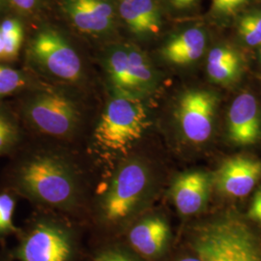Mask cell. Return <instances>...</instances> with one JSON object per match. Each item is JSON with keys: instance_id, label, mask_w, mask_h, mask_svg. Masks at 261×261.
Returning a JSON list of instances; mask_svg holds the SVG:
<instances>
[{"instance_id": "obj_12", "label": "cell", "mask_w": 261, "mask_h": 261, "mask_svg": "<svg viewBox=\"0 0 261 261\" xmlns=\"http://www.w3.org/2000/svg\"><path fill=\"white\" fill-rule=\"evenodd\" d=\"M228 137L236 144H253L261 136L259 109L255 97L242 93L234 99L228 112Z\"/></svg>"}, {"instance_id": "obj_25", "label": "cell", "mask_w": 261, "mask_h": 261, "mask_svg": "<svg viewBox=\"0 0 261 261\" xmlns=\"http://www.w3.org/2000/svg\"><path fill=\"white\" fill-rule=\"evenodd\" d=\"M249 214L252 219L261 224V190L253 197Z\"/></svg>"}, {"instance_id": "obj_24", "label": "cell", "mask_w": 261, "mask_h": 261, "mask_svg": "<svg viewBox=\"0 0 261 261\" xmlns=\"http://www.w3.org/2000/svg\"><path fill=\"white\" fill-rule=\"evenodd\" d=\"M248 0H212V8L215 12L230 15L243 6Z\"/></svg>"}, {"instance_id": "obj_30", "label": "cell", "mask_w": 261, "mask_h": 261, "mask_svg": "<svg viewBox=\"0 0 261 261\" xmlns=\"http://www.w3.org/2000/svg\"><path fill=\"white\" fill-rule=\"evenodd\" d=\"M259 57H260V61H261V45L259 46Z\"/></svg>"}, {"instance_id": "obj_22", "label": "cell", "mask_w": 261, "mask_h": 261, "mask_svg": "<svg viewBox=\"0 0 261 261\" xmlns=\"http://www.w3.org/2000/svg\"><path fill=\"white\" fill-rule=\"evenodd\" d=\"M18 140V130L15 125L0 114V154L12 148Z\"/></svg>"}, {"instance_id": "obj_18", "label": "cell", "mask_w": 261, "mask_h": 261, "mask_svg": "<svg viewBox=\"0 0 261 261\" xmlns=\"http://www.w3.org/2000/svg\"><path fill=\"white\" fill-rule=\"evenodd\" d=\"M0 31L5 41V60L15 59L23 40V29L18 19H5L0 24Z\"/></svg>"}, {"instance_id": "obj_4", "label": "cell", "mask_w": 261, "mask_h": 261, "mask_svg": "<svg viewBox=\"0 0 261 261\" xmlns=\"http://www.w3.org/2000/svg\"><path fill=\"white\" fill-rule=\"evenodd\" d=\"M194 249L201 261H261L260 249L242 221L227 218L199 229Z\"/></svg>"}, {"instance_id": "obj_7", "label": "cell", "mask_w": 261, "mask_h": 261, "mask_svg": "<svg viewBox=\"0 0 261 261\" xmlns=\"http://www.w3.org/2000/svg\"><path fill=\"white\" fill-rule=\"evenodd\" d=\"M31 54L45 72L66 83L83 77V63L76 51L56 31L39 32L31 44Z\"/></svg>"}, {"instance_id": "obj_16", "label": "cell", "mask_w": 261, "mask_h": 261, "mask_svg": "<svg viewBox=\"0 0 261 261\" xmlns=\"http://www.w3.org/2000/svg\"><path fill=\"white\" fill-rule=\"evenodd\" d=\"M205 46L203 30L198 28H189L171 38L163 47L162 55L171 64L189 65L202 56Z\"/></svg>"}, {"instance_id": "obj_6", "label": "cell", "mask_w": 261, "mask_h": 261, "mask_svg": "<svg viewBox=\"0 0 261 261\" xmlns=\"http://www.w3.org/2000/svg\"><path fill=\"white\" fill-rule=\"evenodd\" d=\"M106 68L114 93L141 99L154 85L153 68L136 47H113L107 56Z\"/></svg>"}, {"instance_id": "obj_5", "label": "cell", "mask_w": 261, "mask_h": 261, "mask_svg": "<svg viewBox=\"0 0 261 261\" xmlns=\"http://www.w3.org/2000/svg\"><path fill=\"white\" fill-rule=\"evenodd\" d=\"M25 114L34 129L58 139L72 137L81 121L76 103L64 94L53 90L33 95L25 106Z\"/></svg>"}, {"instance_id": "obj_20", "label": "cell", "mask_w": 261, "mask_h": 261, "mask_svg": "<svg viewBox=\"0 0 261 261\" xmlns=\"http://www.w3.org/2000/svg\"><path fill=\"white\" fill-rule=\"evenodd\" d=\"M25 85V79L19 72L0 65V97L14 93Z\"/></svg>"}, {"instance_id": "obj_17", "label": "cell", "mask_w": 261, "mask_h": 261, "mask_svg": "<svg viewBox=\"0 0 261 261\" xmlns=\"http://www.w3.org/2000/svg\"><path fill=\"white\" fill-rule=\"evenodd\" d=\"M206 69L215 83L229 84L240 74L242 60L240 55L231 47H213L208 55Z\"/></svg>"}, {"instance_id": "obj_27", "label": "cell", "mask_w": 261, "mask_h": 261, "mask_svg": "<svg viewBox=\"0 0 261 261\" xmlns=\"http://www.w3.org/2000/svg\"><path fill=\"white\" fill-rule=\"evenodd\" d=\"M172 6L176 9H186L191 7L196 0H170Z\"/></svg>"}, {"instance_id": "obj_14", "label": "cell", "mask_w": 261, "mask_h": 261, "mask_svg": "<svg viewBox=\"0 0 261 261\" xmlns=\"http://www.w3.org/2000/svg\"><path fill=\"white\" fill-rule=\"evenodd\" d=\"M169 237V226L161 217L151 216L134 224L129 231V242L136 252L146 257L158 256Z\"/></svg>"}, {"instance_id": "obj_8", "label": "cell", "mask_w": 261, "mask_h": 261, "mask_svg": "<svg viewBox=\"0 0 261 261\" xmlns=\"http://www.w3.org/2000/svg\"><path fill=\"white\" fill-rule=\"evenodd\" d=\"M74 252L69 230L55 222L43 221L23 237L18 250L20 261H71Z\"/></svg>"}, {"instance_id": "obj_28", "label": "cell", "mask_w": 261, "mask_h": 261, "mask_svg": "<svg viewBox=\"0 0 261 261\" xmlns=\"http://www.w3.org/2000/svg\"><path fill=\"white\" fill-rule=\"evenodd\" d=\"M5 51H6L5 41H4V37L0 31V60H5Z\"/></svg>"}, {"instance_id": "obj_19", "label": "cell", "mask_w": 261, "mask_h": 261, "mask_svg": "<svg viewBox=\"0 0 261 261\" xmlns=\"http://www.w3.org/2000/svg\"><path fill=\"white\" fill-rule=\"evenodd\" d=\"M238 33L248 46H260L261 12H252L245 15L239 21Z\"/></svg>"}, {"instance_id": "obj_29", "label": "cell", "mask_w": 261, "mask_h": 261, "mask_svg": "<svg viewBox=\"0 0 261 261\" xmlns=\"http://www.w3.org/2000/svg\"><path fill=\"white\" fill-rule=\"evenodd\" d=\"M179 261H201L198 257H185V258H182Z\"/></svg>"}, {"instance_id": "obj_21", "label": "cell", "mask_w": 261, "mask_h": 261, "mask_svg": "<svg viewBox=\"0 0 261 261\" xmlns=\"http://www.w3.org/2000/svg\"><path fill=\"white\" fill-rule=\"evenodd\" d=\"M15 199L8 194L0 195V234H7L15 230L13 217Z\"/></svg>"}, {"instance_id": "obj_3", "label": "cell", "mask_w": 261, "mask_h": 261, "mask_svg": "<svg viewBox=\"0 0 261 261\" xmlns=\"http://www.w3.org/2000/svg\"><path fill=\"white\" fill-rule=\"evenodd\" d=\"M151 183L147 166L138 158L128 157L116 168L100 201V218L111 226H122L136 215Z\"/></svg>"}, {"instance_id": "obj_9", "label": "cell", "mask_w": 261, "mask_h": 261, "mask_svg": "<svg viewBox=\"0 0 261 261\" xmlns=\"http://www.w3.org/2000/svg\"><path fill=\"white\" fill-rule=\"evenodd\" d=\"M217 103V96L207 90L192 89L181 95L175 115L187 140L202 143L210 138Z\"/></svg>"}, {"instance_id": "obj_23", "label": "cell", "mask_w": 261, "mask_h": 261, "mask_svg": "<svg viewBox=\"0 0 261 261\" xmlns=\"http://www.w3.org/2000/svg\"><path fill=\"white\" fill-rule=\"evenodd\" d=\"M95 261H138L119 248H111L100 252Z\"/></svg>"}, {"instance_id": "obj_10", "label": "cell", "mask_w": 261, "mask_h": 261, "mask_svg": "<svg viewBox=\"0 0 261 261\" xmlns=\"http://www.w3.org/2000/svg\"><path fill=\"white\" fill-rule=\"evenodd\" d=\"M261 177V162L247 157H234L225 161L216 173V185L223 194L243 197L252 192Z\"/></svg>"}, {"instance_id": "obj_2", "label": "cell", "mask_w": 261, "mask_h": 261, "mask_svg": "<svg viewBox=\"0 0 261 261\" xmlns=\"http://www.w3.org/2000/svg\"><path fill=\"white\" fill-rule=\"evenodd\" d=\"M149 125L140 98L113 93L95 130L99 148L112 154H126L142 138Z\"/></svg>"}, {"instance_id": "obj_11", "label": "cell", "mask_w": 261, "mask_h": 261, "mask_svg": "<svg viewBox=\"0 0 261 261\" xmlns=\"http://www.w3.org/2000/svg\"><path fill=\"white\" fill-rule=\"evenodd\" d=\"M63 9L71 22L84 33H105L115 21V12L108 0H64Z\"/></svg>"}, {"instance_id": "obj_13", "label": "cell", "mask_w": 261, "mask_h": 261, "mask_svg": "<svg viewBox=\"0 0 261 261\" xmlns=\"http://www.w3.org/2000/svg\"><path fill=\"white\" fill-rule=\"evenodd\" d=\"M209 188V176L202 171H189L179 175L170 192L179 213L187 216L200 211L207 200Z\"/></svg>"}, {"instance_id": "obj_1", "label": "cell", "mask_w": 261, "mask_h": 261, "mask_svg": "<svg viewBox=\"0 0 261 261\" xmlns=\"http://www.w3.org/2000/svg\"><path fill=\"white\" fill-rule=\"evenodd\" d=\"M17 182L21 192L34 201L64 210L77 205L84 191L79 168L56 152H40L24 161Z\"/></svg>"}, {"instance_id": "obj_15", "label": "cell", "mask_w": 261, "mask_h": 261, "mask_svg": "<svg viewBox=\"0 0 261 261\" xmlns=\"http://www.w3.org/2000/svg\"><path fill=\"white\" fill-rule=\"evenodd\" d=\"M119 13L130 31L138 35H155L162 28L161 14L154 0H122Z\"/></svg>"}, {"instance_id": "obj_26", "label": "cell", "mask_w": 261, "mask_h": 261, "mask_svg": "<svg viewBox=\"0 0 261 261\" xmlns=\"http://www.w3.org/2000/svg\"><path fill=\"white\" fill-rule=\"evenodd\" d=\"M38 0H11L12 4L17 8V9L23 11V12H29L37 4Z\"/></svg>"}]
</instances>
